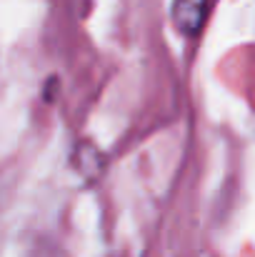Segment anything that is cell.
I'll return each instance as SVG.
<instances>
[{
    "label": "cell",
    "instance_id": "1",
    "mask_svg": "<svg viewBox=\"0 0 255 257\" xmlns=\"http://www.w3.org/2000/svg\"><path fill=\"white\" fill-rule=\"evenodd\" d=\"M210 5H213V0H173L170 13H173L175 28L188 38L200 35L208 23Z\"/></svg>",
    "mask_w": 255,
    "mask_h": 257
}]
</instances>
